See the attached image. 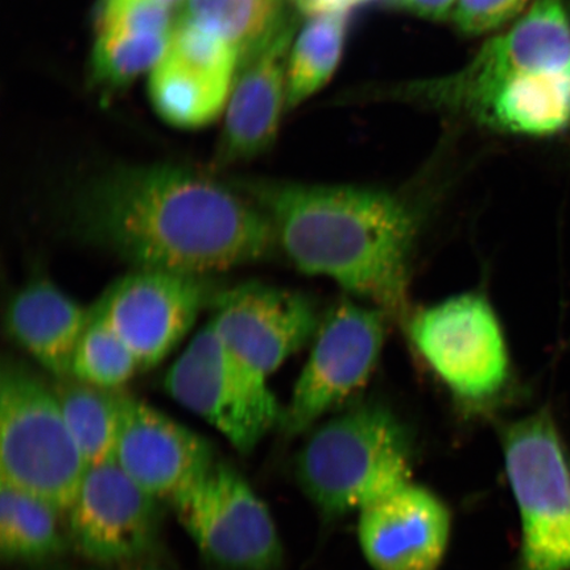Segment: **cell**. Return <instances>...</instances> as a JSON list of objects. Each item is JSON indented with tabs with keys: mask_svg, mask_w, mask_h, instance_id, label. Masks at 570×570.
Returning a JSON list of instances; mask_svg holds the SVG:
<instances>
[{
	"mask_svg": "<svg viewBox=\"0 0 570 570\" xmlns=\"http://www.w3.org/2000/svg\"><path fill=\"white\" fill-rule=\"evenodd\" d=\"M407 431L380 404H363L318 426L296 459V479L326 515L361 511L412 482Z\"/></svg>",
	"mask_w": 570,
	"mask_h": 570,
	"instance_id": "cell-3",
	"label": "cell"
},
{
	"mask_svg": "<svg viewBox=\"0 0 570 570\" xmlns=\"http://www.w3.org/2000/svg\"><path fill=\"white\" fill-rule=\"evenodd\" d=\"M570 70V11L564 0H533L511 30L488 42L470 66L441 83L455 102L483 83L517 71Z\"/></svg>",
	"mask_w": 570,
	"mask_h": 570,
	"instance_id": "cell-16",
	"label": "cell"
},
{
	"mask_svg": "<svg viewBox=\"0 0 570 570\" xmlns=\"http://www.w3.org/2000/svg\"><path fill=\"white\" fill-rule=\"evenodd\" d=\"M266 214L277 245L304 274L331 277L407 323L417 219L389 191L351 185L233 181Z\"/></svg>",
	"mask_w": 570,
	"mask_h": 570,
	"instance_id": "cell-2",
	"label": "cell"
},
{
	"mask_svg": "<svg viewBox=\"0 0 570 570\" xmlns=\"http://www.w3.org/2000/svg\"><path fill=\"white\" fill-rule=\"evenodd\" d=\"M114 461L147 494L173 501L216 459L209 441L166 413L122 392Z\"/></svg>",
	"mask_w": 570,
	"mask_h": 570,
	"instance_id": "cell-14",
	"label": "cell"
},
{
	"mask_svg": "<svg viewBox=\"0 0 570 570\" xmlns=\"http://www.w3.org/2000/svg\"><path fill=\"white\" fill-rule=\"evenodd\" d=\"M71 230L132 268L210 277L266 261L276 234L235 185L155 164L92 178L68 206Z\"/></svg>",
	"mask_w": 570,
	"mask_h": 570,
	"instance_id": "cell-1",
	"label": "cell"
},
{
	"mask_svg": "<svg viewBox=\"0 0 570 570\" xmlns=\"http://www.w3.org/2000/svg\"><path fill=\"white\" fill-rule=\"evenodd\" d=\"M384 2L430 20L448 19L458 4V0H384Z\"/></svg>",
	"mask_w": 570,
	"mask_h": 570,
	"instance_id": "cell-29",
	"label": "cell"
},
{
	"mask_svg": "<svg viewBox=\"0 0 570 570\" xmlns=\"http://www.w3.org/2000/svg\"><path fill=\"white\" fill-rule=\"evenodd\" d=\"M173 35L97 33L91 62L96 82L110 90L127 87L166 57Z\"/></svg>",
	"mask_w": 570,
	"mask_h": 570,
	"instance_id": "cell-24",
	"label": "cell"
},
{
	"mask_svg": "<svg viewBox=\"0 0 570 570\" xmlns=\"http://www.w3.org/2000/svg\"><path fill=\"white\" fill-rule=\"evenodd\" d=\"M61 511L39 497L0 483V554L7 561L52 558L66 547Z\"/></svg>",
	"mask_w": 570,
	"mask_h": 570,
	"instance_id": "cell-21",
	"label": "cell"
},
{
	"mask_svg": "<svg viewBox=\"0 0 570 570\" xmlns=\"http://www.w3.org/2000/svg\"><path fill=\"white\" fill-rule=\"evenodd\" d=\"M384 313L342 303L320 324L308 362L283 412L282 430L296 436L365 386L384 341Z\"/></svg>",
	"mask_w": 570,
	"mask_h": 570,
	"instance_id": "cell-10",
	"label": "cell"
},
{
	"mask_svg": "<svg viewBox=\"0 0 570 570\" xmlns=\"http://www.w3.org/2000/svg\"><path fill=\"white\" fill-rule=\"evenodd\" d=\"M530 0H458L452 13L458 30L479 36L514 19Z\"/></svg>",
	"mask_w": 570,
	"mask_h": 570,
	"instance_id": "cell-28",
	"label": "cell"
},
{
	"mask_svg": "<svg viewBox=\"0 0 570 570\" xmlns=\"http://www.w3.org/2000/svg\"><path fill=\"white\" fill-rule=\"evenodd\" d=\"M97 33L127 32L141 35H173L169 7L156 0H101Z\"/></svg>",
	"mask_w": 570,
	"mask_h": 570,
	"instance_id": "cell-27",
	"label": "cell"
},
{
	"mask_svg": "<svg viewBox=\"0 0 570 570\" xmlns=\"http://www.w3.org/2000/svg\"><path fill=\"white\" fill-rule=\"evenodd\" d=\"M212 306L209 321L220 341L267 381L316 336L321 324L308 296L259 282L217 292Z\"/></svg>",
	"mask_w": 570,
	"mask_h": 570,
	"instance_id": "cell-11",
	"label": "cell"
},
{
	"mask_svg": "<svg viewBox=\"0 0 570 570\" xmlns=\"http://www.w3.org/2000/svg\"><path fill=\"white\" fill-rule=\"evenodd\" d=\"M210 277L132 268L90 306L131 348L141 372L159 365L187 337L218 291Z\"/></svg>",
	"mask_w": 570,
	"mask_h": 570,
	"instance_id": "cell-9",
	"label": "cell"
},
{
	"mask_svg": "<svg viewBox=\"0 0 570 570\" xmlns=\"http://www.w3.org/2000/svg\"><path fill=\"white\" fill-rule=\"evenodd\" d=\"M159 499L140 489L116 461L89 466L69 512V533L85 558L118 564L153 547Z\"/></svg>",
	"mask_w": 570,
	"mask_h": 570,
	"instance_id": "cell-12",
	"label": "cell"
},
{
	"mask_svg": "<svg viewBox=\"0 0 570 570\" xmlns=\"http://www.w3.org/2000/svg\"><path fill=\"white\" fill-rule=\"evenodd\" d=\"M405 324L413 346L460 401L488 402L508 386V346L483 295L448 298L416 312Z\"/></svg>",
	"mask_w": 570,
	"mask_h": 570,
	"instance_id": "cell-7",
	"label": "cell"
},
{
	"mask_svg": "<svg viewBox=\"0 0 570 570\" xmlns=\"http://www.w3.org/2000/svg\"><path fill=\"white\" fill-rule=\"evenodd\" d=\"M459 105L495 130L550 137L570 127V70L504 75L468 92Z\"/></svg>",
	"mask_w": 570,
	"mask_h": 570,
	"instance_id": "cell-17",
	"label": "cell"
},
{
	"mask_svg": "<svg viewBox=\"0 0 570 570\" xmlns=\"http://www.w3.org/2000/svg\"><path fill=\"white\" fill-rule=\"evenodd\" d=\"M63 417L88 466L112 461L120 431L122 390H105L68 377L55 381Z\"/></svg>",
	"mask_w": 570,
	"mask_h": 570,
	"instance_id": "cell-20",
	"label": "cell"
},
{
	"mask_svg": "<svg viewBox=\"0 0 570 570\" xmlns=\"http://www.w3.org/2000/svg\"><path fill=\"white\" fill-rule=\"evenodd\" d=\"M168 52L178 60L232 81L239 53L229 41L184 17L175 27Z\"/></svg>",
	"mask_w": 570,
	"mask_h": 570,
	"instance_id": "cell-26",
	"label": "cell"
},
{
	"mask_svg": "<svg viewBox=\"0 0 570 570\" xmlns=\"http://www.w3.org/2000/svg\"><path fill=\"white\" fill-rule=\"evenodd\" d=\"M449 538L446 505L413 482L360 511V544L374 570H436Z\"/></svg>",
	"mask_w": 570,
	"mask_h": 570,
	"instance_id": "cell-15",
	"label": "cell"
},
{
	"mask_svg": "<svg viewBox=\"0 0 570 570\" xmlns=\"http://www.w3.org/2000/svg\"><path fill=\"white\" fill-rule=\"evenodd\" d=\"M295 24L285 16L265 38L239 55L218 167L254 159L274 145L287 105V57Z\"/></svg>",
	"mask_w": 570,
	"mask_h": 570,
	"instance_id": "cell-13",
	"label": "cell"
},
{
	"mask_svg": "<svg viewBox=\"0 0 570 570\" xmlns=\"http://www.w3.org/2000/svg\"><path fill=\"white\" fill-rule=\"evenodd\" d=\"M53 384L6 358L0 372V483L45 499L61 512L88 470Z\"/></svg>",
	"mask_w": 570,
	"mask_h": 570,
	"instance_id": "cell-4",
	"label": "cell"
},
{
	"mask_svg": "<svg viewBox=\"0 0 570 570\" xmlns=\"http://www.w3.org/2000/svg\"><path fill=\"white\" fill-rule=\"evenodd\" d=\"M178 522L214 564L230 570H274L283 547L273 515L237 470L213 465L173 499Z\"/></svg>",
	"mask_w": 570,
	"mask_h": 570,
	"instance_id": "cell-8",
	"label": "cell"
},
{
	"mask_svg": "<svg viewBox=\"0 0 570 570\" xmlns=\"http://www.w3.org/2000/svg\"><path fill=\"white\" fill-rule=\"evenodd\" d=\"M502 446L522 520L524 570H570V472L551 413L505 426Z\"/></svg>",
	"mask_w": 570,
	"mask_h": 570,
	"instance_id": "cell-5",
	"label": "cell"
},
{
	"mask_svg": "<svg viewBox=\"0 0 570 570\" xmlns=\"http://www.w3.org/2000/svg\"><path fill=\"white\" fill-rule=\"evenodd\" d=\"M230 83L167 52L149 78V97L170 126L198 128L219 116Z\"/></svg>",
	"mask_w": 570,
	"mask_h": 570,
	"instance_id": "cell-19",
	"label": "cell"
},
{
	"mask_svg": "<svg viewBox=\"0 0 570 570\" xmlns=\"http://www.w3.org/2000/svg\"><path fill=\"white\" fill-rule=\"evenodd\" d=\"M569 11H570V4H569Z\"/></svg>",
	"mask_w": 570,
	"mask_h": 570,
	"instance_id": "cell-32",
	"label": "cell"
},
{
	"mask_svg": "<svg viewBox=\"0 0 570 570\" xmlns=\"http://www.w3.org/2000/svg\"><path fill=\"white\" fill-rule=\"evenodd\" d=\"M370 2V0H294L297 9L315 17L320 13L348 11L354 6Z\"/></svg>",
	"mask_w": 570,
	"mask_h": 570,
	"instance_id": "cell-30",
	"label": "cell"
},
{
	"mask_svg": "<svg viewBox=\"0 0 570 570\" xmlns=\"http://www.w3.org/2000/svg\"><path fill=\"white\" fill-rule=\"evenodd\" d=\"M347 11L320 13L303 27L287 68V106L296 107L331 80L344 52Z\"/></svg>",
	"mask_w": 570,
	"mask_h": 570,
	"instance_id": "cell-22",
	"label": "cell"
},
{
	"mask_svg": "<svg viewBox=\"0 0 570 570\" xmlns=\"http://www.w3.org/2000/svg\"><path fill=\"white\" fill-rule=\"evenodd\" d=\"M90 306L81 305L56 284L35 279L7 309L6 327L23 351L55 381L73 373L78 345L89 324Z\"/></svg>",
	"mask_w": 570,
	"mask_h": 570,
	"instance_id": "cell-18",
	"label": "cell"
},
{
	"mask_svg": "<svg viewBox=\"0 0 570 570\" xmlns=\"http://www.w3.org/2000/svg\"><path fill=\"white\" fill-rule=\"evenodd\" d=\"M164 387L178 404L216 428L242 454L282 423L283 412L265 377L246 367L210 321L169 367Z\"/></svg>",
	"mask_w": 570,
	"mask_h": 570,
	"instance_id": "cell-6",
	"label": "cell"
},
{
	"mask_svg": "<svg viewBox=\"0 0 570 570\" xmlns=\"http://www.w3.org/2000/svg\"><path fill=\"white\" fill-rule=\"evenodd\" d=\"M140 372V363L131 348L90 313L87 331L77 347L71 377L99 389L122 390Z\"/></svg>",
	"mask_w": 570,
	"mask_h": 570,
	"instance_id": "cell-25",
	"label": "cell"
},
{
	"mask_svg": "<svg viewBox=\"0 0 570 570\" xmlns=\"http://www.w3.org/2000/svg\"><path fill=\"white\" fill-rule=\"evenodd\" d=\"M285 16L283 0H189L185 17L229 41L240 55Z\"/></svg>",
	"mask_w": 570,
	"mask_h": 570,
	"instance_id": "cell-23",
	"label": "cell"
},
{
	"mask_svg": "<svg viewBox=\"0 0 570 570\" xmlns=\"http://www.w3.org/2000/svg\"><path fill=\"white\" fill-rule=\"evenodd\" d=\"M156 2H159L164 6H167V7H170V6H175L177 3H180L181 0H156Z\"/></svg>",
	"mask_w": 570,
	"mask_h": 570,
	"instance_id": "cell-31",
	"label": "cell"
}]
</instances>
